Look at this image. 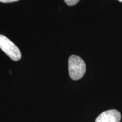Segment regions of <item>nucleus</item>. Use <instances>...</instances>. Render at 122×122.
Returning a JSON list of instances; mask_svg holds the SVG:
<instances>
[{"label":"nucleus","mask_w":122,"mask_h":122,"mask_svg":"<svg viewBox=\"0 0 122 122\" xmlns=\"http://www.w3.org/2000/svg\"><path fill=\"white\" fill-rule=\"evenodd\" d=\"M86 71V66L79 56L72 55L68 59V72L71 79L77 80L83 77Z\"/></svg>","instance_id":"f257e3e1"},{"label":"nucleus","mask_w":122,"mask_h":122,"mask_svg":"<svg viewBox=\"0 0 122 122\" xmlns=\"http://www.w3.org/2000/svg\"><path fill=\"white\" fill-rule=\"evenodd\" d=\"M0 48L13 61H19L22 57L19 48L3 35H0Z\"/></svg>","instance_id":"f03ea898"},{"label":"nucleus","mask_w":122,"mask_h":122,"mask_svg":"<svg viewBox=\"0 0 122 122\" xmlns=\"http://www.w3.org/2000/svg\"><path fill=\"white\" fill-rule=\"evenodd\" d=\"M121 114L117 110H109L102 112L98 116L95 122H120Z\"/></svg>","instance_id":"7ed1b4c3"},{"label":"nucleus","mask_w":122,"mask_h":122,"mask_svg":"<svg viewBox=\"0 0 122 122\" xmlns=\"http://www.w3.org/2000/svg\"><path fill=\"white\" fill-rule=\"evenodd\" d=\"M64 1L68 6H74L77 4L80 0H64Z\"/></svg>","instance_id":"20e7f679"},{"label":"nucleus","mask_w":122,"mask_h":122,"mask_svg":"<svg viewBox=\"0 0 122 122\" xmlns=\"http://www.w3.org/2000/svg\"><path fill=\"white\" fill-rule=\"evenodd\" d=\"M19 1V0H0V2L3 3H10V2H16V1Z\"/></svg>","instance_id":"39448f33"},{"label":"nucleus","mask_w":122,"mask_h":122,"mask_svg":"<svg viewBox=\"0 0 122 122\" xmlns=\"http://www.w3.org/2000/svg\"><path fill=\"white\" fill-rule=\"evenodd\" d=\"M119 1H120V2H122V0H119Z\"/></svg>","instance_id":"423d86ee"}]
</instances>
